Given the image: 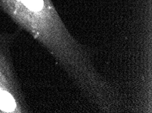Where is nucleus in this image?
Returning a JSON list of instances; mask_svg holds the SVG:
<instances>
[{"mask_svg": "<svg viewBox=\"0 0 152 113\" xmlns=\"http://www.w3.org/2000/svg\"><path fill=\"white\" fill-rule=\"evenodd\" d=\"M0 8L47 50L88 101L110 93L112 84L98 72L91 50L70 33L51 0H0Z\"/></svg>", "mask_w": 152, "mask_h": 113, "instance_id": "1", "label": "nucleus"}, {"mask_svg": "<svg viewBox=\"0 0 152 113\" xmlns=\"http://www.w3.org/2000/svg\"><path fill=\"white\" fill-rule=\"evenodd\" d=\"M18 36L0 33V113L29 112L28 104L14 66L11 48Z\"/></svg>", "mask_w": 152, "mask_h": 113, "instance_id": "2", "label": "nucleus"}]
</instances>
